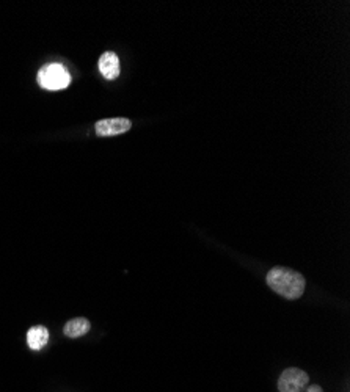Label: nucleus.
Instances as JSON below:
<instances>
[{
	"instance_id": "6",
	"label": "nucleus",
	"mask_w": 350,
	"mask_h": 392,
	"mask_svg": "<svg viewBox=\"0 0 350 392\" xmlns=\"http://www.w3.org/2000/svg\"><path fill=\"white\" fill-rule=\"evenodd\" d=\"M49 341V331L46 326L37 325L27 331V344L32 350H41Z\"/></svg>"
},
{
	"instance_id": "5",
	"label": "nucleus",
	"mask_w": 350,
	"mask_h": 392,
	"mask_svg": "<svg viewBox=\"0 0 350 392\" xmlns=\"http://www.w3.org/2000/svg\"><path fill=\"white\" fill-rule=\"evenodd\" d=\"M99 71L107 80H115L119 76V60L115 52H104L101 55Z\"/></svg>"
},
{
	"instance_id": "4",
	"label": "nucleus",
	"mask_w": 350,
	"mask_h": 392,
	"mask_svg": "<svg viewBox=\"0 0 350 392\" xmlns=\"http://www.w3.org/2000/svg\"><path fill=\"white\" fill-rule=\"evenodd\" d=\"M130 128L132 123L128 118H108L97 121L95 130L99 137H112V135L124 134V132L130 130Z\"/></svg>"
},
{
	"instance_id": "1",
	"label": "nucleus",
	"mask_w": 350,
	"mask_h": 392,
	"mask_svg": "<svg viewBox=\"0 0 350 392\" xmlns=\"http://www.w3.org/2000/svg\"><path fill=\"white\" fill-rule=\"evenodd\" d=\"M267 284L278 295L288 300H297L303 295L307 281L295 270L286 267H273L267 273Z\"/></svg>"
},
{
	"instance_id": "8",
	"label": "nucleus",
	"mask_w": 350,
	"mask_h": 392,
	"mask_svg": "<svg viewBox=\"0 0 350 392\" xmlns=\"http://www.w3.org/2000/svg\"><path fill=\"white\" fill-rule=\"evenodd\" d=\"M305 392H324V391H322V388H320V386H318V384H311V386H307V388H305Z\"/></svg>"
},
{
	"instance_id": "7",
	"label": "nucleus",
	"mask_w": 350,
	"mask_h": 392,
	"mask_svg": "<svg viewBox=\"0 0 350 392\" xmlns=\"http://www.w3.org/2000/svg\"><path fill=\"white\" fill-rule=\"evenodd\" d=\"M90 322L85 317H77V319L68 322L65 328H63V333L68 337H80L90 331Z\"/></svg>"
},
{
	"instance_id": "2",
	"label": "nucleus",
	"mask_w": 350,
	"mask_h": 392,
	"mask_svg": "<svg viewBox=\"0 0 350 392\" xmlns=\"http://www.w3.org/2000/svg\"><path fill=\"white\" fill-rule=\"evenodd\" d=\"M38 84L41 88L49 91L65 90L71 84V74L60 63H49L39 69Z\"/></svg>"
},
{
	"instance_id": "3",
	"label": "nucleus",
	"mask_w": 350,
	"mask_h": 392,
	"mask_svg": "<svg viewBox=\"0 0 350 392\" xmlns=\"http://www.w3.org/2000/svg\"><path fill=\"white\" fill-rule=\"evenodd\" d=\"M308 373L302 369L289 367L281 373L278 378V391L280 392H302L308 386Z\"/></svg>"
}]
</instances>
